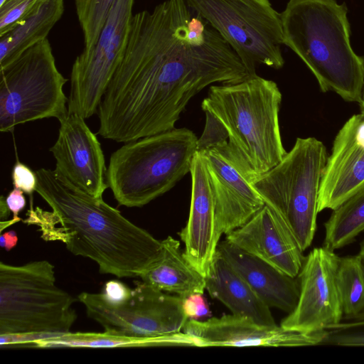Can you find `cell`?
<instances>
[{
  "label": "cell",
  "instance_id": "1",
  "mask_svg": "<svg viewBox=\"0 0 364 364\" xmlns=\"http://www.w3.org/2000/svg\"><path fill=\"white\" fill-rule=\"evenodd\" d=\"M252 76L223 37L186 0L133 14L127 47L97 108V134L127 143L175 128L208 85Z\"/></svg>",
  "mask_w": 364,
  "mask_h": 364
},
{
  "label": "cell",
  "instance_id": "2",
  "mask_svg": "<svg viewBox=\"0 0 364 364\" xmlns=\"http://www.w3.org/2000/svg\"><path fill=\"white\" fill-rule=\"evenodd\" d=\"M36 192L52 211L33 206L23 222L46 241H60L74 255L93 260L100 272L139 277L161 256L162 242L117 209L71 183L55 169L36 171Z\"/></svg>",
  "mask_w": 364,
  "mask_h": 364
},
{
  "label": "cell",
  "instance_id": "3",
  "mask_svg": "<svg viewBox=\"0 0 364 364\" xmlns=\"http://www.w3.org/2000/svg\"><path fill=\"white\" fill-rule=\"evenodd\" d=\"M284 44L315 76L323 92L360 103L364 58L353 50L346 2L289 0L281 13Z\"/></svg>",
  "mask_w": 364,
  "mask_h": 364
},
{
  "label": "cell",
  "instance_id": "4",
  "mask_svg": "<svg viewBox=\"0 0 364 364\" xmlns=\"http://www.w3.org/2000/svg\"><path fill=\"white\" fill-rule=\"evenodd\" d=\"M282 97L276 82L256 74L240 82L211 86L202 102L203 110L225 127L232 157L250 183L287 153L279 124Z\"/></svg>",
  "mask_w": 364,
  "mask_h": 364
},
{
  "label": "cell",
  "instance_id": "5",
  "mask_svg": "<svg viewBox=\"0 0 364 364\" xmlns=\"http://www.w3.org/2000/svg\"><path fill=\"white\" fill-rule=\"evenodd\" d=\"M187 128L124 143L109 158L107 183L119 205L141 208L171 190L191 171L197 151Z\"/></svg>",
  "mask_w": 364,
  "mask_h": 364
},
{
  "label": "cell",
  "instance_id": "6",
  "mask_svg": "<svg viewBox=\"0 0 364 364\" xmlns=\"http://www.w3.org/2000/svg\"><path fill=\"white\" fill-rule=\"evenodd\" d=\"M75 301L55 285L54 266L48 261L18 266L0 262V335L46 338L70 332L77 317Z\"/></svg>",
  "mask_w": 364,
  "mask_h": 364
},
{
  "label": "cell",
  "instance_id": "7",
  "mask_svg": "<svg viewBox=\"0 0 364 364\" xmlns=\"http://www.w3.org/2000/svg\"><path fill=\"white\" fill-rule=\"evenodd\" d=\"M327 157L320 140L297 138L279 164L250 183L264 205L287 221L302 251L314 240Z\"/></svg>",
  "mask_w": 364,
  "mask_h": 364
},
{
  "label": "cell",
  "instance_id": "8",
  "mask_svg": "<svg viewBox=\"0 0 364 364\" xmlns=\"http://www.w3.org/2000/svg\"><path fill=\"white\" fill-rule=\"evenodd\" d=\"M0 131L45 118L58 120L68 113L63 87L68 79L58 70L46 38L26 49L0 69Z\"/></svg>",
  "mask_w": 364,
  "mask_h": 364
},
{
  "label": "cell",
  "instance_id": "9",
  "mask_svg": "<svg viewBox=\"0 0 364 364\" xmlns=\"http://www.w3.org/2000/svg\"><path fill=\"white\" fill-rule=\"evenodd\" d=\"M230 44L251 75L262 64L280 69L281 14L269 0H186Z\"/></svg>",
  "mask_w": 364,
  "mask_h": 364
},
{
  "label": "cell",
  "instance_id": "10",
  "mask_svg": "<svg viewBox=\"0 0 364 364\" xmlns=\"http://www.w3.org/2000/svg\"><path fill=\"white\" fill-rule=\"evenodd\" d=\"M127 299L109 304L100 293L77 296L89 318L105 331L118 336L156 338L180 333L188 320L183 298L167 294L143 282H136Z\"/></svg>",
  "mask_w": 364,
  "mask_h": 364
},
{
  "label": "cell",
  "instance_id": "11",
  "mask_svg": "<svg viewBox=\"0 0 364 364\" xmlns=\"http://www.w3.org/2000/svg\"><path fill=\"white\" fill-rule=\"evenodd\" d=\"M134 0H116L95 46L75 60L70 74L68 112L88 119L119 66L128 41Z\"/></svg>",
  "mask_w": 364,
  "mask_h": 364
},
{
  "label": "cell",
  "instance_id": "12",
  "mask_svg": "<svg viewBox=\"0 0 364 364\" xmlns=\"http://www.w3.org/2000/svg\"><path fill=\"white\" fill-rule=\"evenodd\" d=\"M340 257L324 246L304 259L299 273L300 293L295 309L283 319L285 329L314 333L330 330L344 316L336 284Z\"/></svg>",
  "mask_w": 364,
  "mask_h": 364
},
{
  "label": "cell",
  "instance_id": "13",
  "mask_svg": "<svg viewBox=\"0 0 364 364\" xmlns=\"http://www.w3.org/2000/svg\"><path fill=\"white\" fill-rule=\"evenodd\" d=\"M58 121V136L50 148L55 159V170L83 191L102 198L108 188L107 168L97 135L76 113L68 112Z\"/></svg>",
  "mask_w": 364,
  "mask_h": 364
},
{
  "label": "cell",
  "instance_id": "14",
  "mask_svg": "<svg viewBox=\"0 0 364 364\" xmlns=\"http://www.w3.org/2000/svg\"><path fill=\"white\" fill-rule=\"evenodd\" d=\"M183 331L198 347L307 346L323 343L328 334L327 330L304 333L281 326L262 325L250 318L233 314L205 321L188 319Z\"/></svg>",
  "mask_w": 364,
  "mask_h": 364
},
{
  "label": "cell",
  "instance_id": "15",
  "mask_svg": "<svg viewBox=\"0 0 364 364\" xmlns=\"http://www.w3.org/2000/svg\"><path fill=\"white\" fill-rule=\"evenodd\" d=\"M198 152L207 164L218 230L228 235L246 223L264 202L234 161L228 141Z\"/></svg>",
  "mask_w": 364,
  "mask_h": 364
},
{
  "label": "cell",
  "instance_id": "16",
  "mask_svg": "<svg viewBox=\"0 0 364 364\" xmlns=\"http://www.w3.org/2000/svg\"><path fill=\"white\" fill-rule=\"evenodd\" d=\"M364 189V113L352 115L337 133L321 179L318 212L334 210Z\"/></svg>",
  "mask_w": 364,
  "mask_h": 364
},
{
  "label": "cell",
  "instance_id": "17",
  "mask_svg": "<svg viewBox=\"0 0 364 364\" xmlns=\"http://www.w3.org/2000/svg\"><path fill=\"white\" fill-rule=\"evenodd\" d=\"M226 240L294 277L305 259L287 221L265 205Z\"/></svg>",
  "mask_w": 364,
  "mask_h": 364
},
{
  "label": "cell",
  "instance_id": "18",
  "mask_svg": "<svg viewBox=\"0 0 364 364\" xmlns=\"http://www.w3.org/2000/svg\"><path fill=\"white\" fill-rule=\"evenodd\" d=\"M192 178L189 217L180 237L185 257L205 277L217 252L221 234L218 230L215 198L206 161L196 151L191 168Z\"/></svg>",
  "mask_w": 364,
  "mask_h": 364
},
{
  "label": "cell",
  "instance_id": "19",
  "mask_svg": "<svg viewBox=\"0 0 364 364\" xmlns=\"http://www.w3.org/2000/svg\"><path fill=\"white\" fill-rule=\"evenodd\" d=\"M219 253L270 308L288 314L296 307L300 293L299 281L263 259L225 240L219 242Z\"/></svg>",
  "mask_w": 364,
  "mask_h": 364
},
{
  "label": "cell",
  "instance_id": "20",
  "mask_svg": "<svg viewBox=\"0 0 364 364\" xmlns=\"http://www.w3.org/2000/svg\"><path fill=\"white\" fill-rule=\"evenodd\" d=\"M205 289L232 314L250 318L262 325H277L270 307L217 252L205 276Z\"/></svg>",
  "mask_w": 364,
  "mask_h": 364
},
{
  "label": "cell",
  "instance_id": "21",
  "mask_svg": "<svg viewBox=\"0 0 364 364\" xmlns=\"http://www.w3.org/2000/svg\"><path fill=\"white\" fill-rule=\"evenodd\" d=\"M161 242V256L139 276L142 282L183 299L193 293L203 294L205 277L188 261L180 242L171 236Z\"/></svg>",
  "mask_w": 364,
  "mask_h": 364
},
{
  "label": "cell",
  "instance_id": "22",
  "mask_svg": "<svg viewBox=\"0 0 364 364\" xmlns=\"http://www.w3.org/2000/svg\"><path fill=\"white\" fill-rule=\"evenodd\" d=\"M64 11L63 0H38L11 30L0 36V68L45 40Z\"/></svg>",
  "mask_w": 364,
  "mask_h": 364
},
{
  "label": "cell",
  "instance_id": "23",
  "mask_svg": "<svg viewBox=\"0 0 364 364\" xmlns=\"http://www.w3.org/2000/svg\"><path fill=\"white\" fill-rule=\"evenodd\" d=\"M174 335L156 338H139L103 333H65L51 336L33 343L30 346L39 348H112L175 346Z\"/></svg>",
  "mask_w": 364,
  "mask_h": 364
},
{
  "label": "cell",
  "instance_id": "24",
  "mask_svg": "<svg viewBox=\"0 0 364 364\" xmlns=\"http://www.w3.org/2000/svg\"><path fill=\"white\" fill-rule=\"evenodd\" d=\"M324 227V247L335 250L351 243L364 230V189L333 210Z\"/></svg>",
  "mask_w": 364,
  "mask_h": 364
},
{
  "label": "cell",
  "instance_id": "25",
  "mask_svg": "<svg viewBox=\"0 0 364 364\" xmlns=\"http://www.w3.org/2000/svg\"><path fill=\"white\" fill-rule=\"evenodd\" d=\"M336 284L344 316L363 312L364 262L358 255L340 257Z\"/></svg>",
  "mask_w": 364,
  "mask_h": 364
},
{
  "label": "cell",
  "instance_id": "26",
  "mask_svg": "<svg viewBox=\"0 0 364 364\" xmlns=\"http://www.w3.org/2000/svg\"><path fill=\"white\" fill-rule=\"evenodd\" d=\"M116 0H75L76 13L84 36L85 48L96 44Z\"/></svg>",
  "mask_w": 364,
  "mask_h": 364
},
{
  "label": "cell",
  "instance_id": "27",
  "mask_svg": "<svg viewBox=\"0 0 364 364\" xmlns=\"http://www.w3.org/2000/svg\"><path fill=\"white\" fill-rule=\"evenodd\" d=\"M38 0H6L0 5V36L11 30Z\"/></svg>",
  "mask_w": 364,
  "mask_h": 364
},
{
  "label": "cell",
  "instance_id": "28",
  "mask_svg": "<svg viewBox=\"0 0 364 364\" xmlns=\"http://www.w3.org/2000/svg\"><path fill=\"white\" fill-rule=\"evenodd\" d=\"M204 112L205 124L201 136L197 139L196 151H203L228 141V133L224 125L209 111Z\"/></svg>",
  "mask_w": 364,
  "mask_h": 364
},
{
  "label": "cell",
  "instance_id": "29",
  "mask_svg": "<svg viewBox=\"0 0 364 364\" xmlns=\"http://www.w3.org/2000/svg\"><path fill=\"white\" fill-rule=\"evenodd\" d=\"M11 179L14 188L21 189L32 197L38 182L36 171L33 172L28 166L16 161L12 168Z\"/></svg>",
  "mask_w": 364,
  "mask_h": 364
},
{
  "label": "cell",
  "instance_id": "30",
  "mask_svg": "<svg viewBox=\"0 0 364 364\" xmlns=\"http://www.w3.org/2000/svg\"><path fill=\"white\" fill-rule=\"evenodd\" d=\"M132 289L118 279L107 282L100 294L102 298L109 304H119L127 299Z\"/></svg>",
  "mask_w": 364,
  "mask_h": 364
},
{
  "label": "cell",
  "instance_id": "31",
  "mask_svg": "<svg viewBox=\"0 0 364 364\" xmlns=\"http://www.w3.org/2000/svg\"><path fill=\"white\" fill-rule=\"evenodd\" d=\"M183 308L188 319L198 320L208 316L210 313L202 293H193L183 298Z\"/></svg>",
  "mask_w": 364,
  "mask_h": 364
},
{
  "label": "cell",
  "instance_id": "32",
  "mask_svg": "<svg viewBox=\"0 0 364 364\" xmlns=\"http://www.w3.org/2000/svg\"><path fill=\"white\" fill-rule=\"evenodd\" d=\"M23 191L19 188H14L8 193L6 197V203L13 213V218H18L26 205V200Z\"/></svg>",
  "mask_w": 364,
  "mask_h": 364
},
{
  "label": "cell",
  "instance_id": "33",
  "mask_svg": "<svg viewBox=\"0 0 364 364\" xmlns=\"http://www.w3.org/2000/svg\"><path fill=\"white\" fill-rule=\"evenodd\" d=\"M325 341L341 346H364V333L333 336L328 333Z\"/></svg>",
  "mask_w": 364,
  "mask_h": 364
},
{
  "label": "cell",
  "instance_id": "34",
  "mask_svg": "<svg viewBox=\"0 0 364 364\" xmlns=\"http://www.w3.org/2000/svg\"><path fill=\"white\" fill-rule=\"evenodd\" d=\"M18 242V236L14 230H10L1 234L0 245L6 251L13 249Z\"/></svg>",
  "mask_w": 364,
  "mask_h": 364
},
{
  "label": "cell",
  "instance_id": "35",
  "mask_svg": "<svg viewBox=\"0 0 364 364\" xmlns=\"http://www.w3.org/2000/svg\"><path fill=\"white\" fill-rule=\"evenodd\" d=\"M343 326L346 329L364 327V311L354 316H346Z\"/></svg>",
  "mask_w": 364,
  "mask_h": 364
},
{
  "label": "cell",
  "instance_id": "36",
  "mask_svg": "<svg viewBox=\"0 0 364 364\" xmlns=\"http://www.w3.org/2000/svg\"><path fill=\"white\" fill-rule=\"evenodd\" d=\"M10 210L9 209L6 203V198L3 196H1L0 198V219L1 221L6 220L10 215Z\"/></svg>",
  "mask_w": 364,
  "mask_h": 364
},
{
  "label": "cell",
  "instance_id": "37",
  "mask_svg": "<svg viewBox=\"0 0 364 364\" xmlns=\"http://www.w3.org/2000/svg\"><path fill=\"white\" fill-rule=\"evenodd\" d=\"M21 220V218L18 217V218H13L11 220H6V221H1V228H0V232L1 233H2L3 230L4 229H6V228L12 225L13 224L16 223H18L19 221Z\"/></svg>",
  "mask_w": 364,
  "mask_h": 364
},
{
  "label": "cell",
  "instance_id": "38",
  "mask_svg": "<svg viewBox=\"0 0 364 364\" xmlns=\"http://www.w3.org/2000/svg\"><path fill=\"white\" fill-rule=\"evenodd\" d=\"M359 106H360V112L364 113V85H363L361 100L359 103Z\"/></svg>",
  "mask_w": 364,
  "mask_h": 364
},
{
  "label": "cell",
  "instance_id": "39",
  "mask_svg": "<svg viewBox=\"0 0 364 364\" xmlns=\"http://www.w3.org/2000/svg\"><path fill=\"white\" fill-rule=\"evenodd\" d=\"M358 255L361 257L364 262V240L360 242V252Z\"/></svg>",
  "mask_w": 364,
  "mask_h": 364
}]
</instances>
